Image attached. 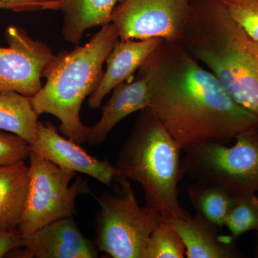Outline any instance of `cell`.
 Segmentation results:
<instances>
[{
  "mask_svg": "<svg viewBox=\"0 0 258 258\" xmlns=\"http://www.w3.org/2000/svg\"><path fill=\"white\" fill-rule=\"evenodd\" d=\"M138 71L150 84L147 111L182 151L203 142L227 144L258 128L257 118L181 42H163Z\"/></svg>",
  "mask_w": 258,
  "mask_h": 258,
  "instance_id": "obj_1",
  "label": "cell"
},
{
  "mask_svg": "<svg viewBox=\"0 0 258 258\" xmlns=\"http://www.w3.org/2000/svg\"><path fill=\"white\" fill-rule=\"evenodd\" d=\"M191 7L181 44L258 119V42L232 20L222 0H191Z\"/></svg>",
  "mask_w": 258,
  "mask_h": 258,
  "instance_id": "obj_2",
  "label": "cell"
},
{
  "mask_svg": "<svg viewBox=\"0 0 258 258\" xmlns=\"http://www.w3.org/2000/svg\"><path fill=\"white\" fill-rule=\"evenodd\" d=\"M118 40L116 27L108 23L84 45L54 55L44 71L46 83L31 97L37 115H54L60 120L61 133L76 143L87 142L90 127L81 121V106L98 87L103 64Z\"/></svg>",
  "mask_w": 258,
  "mask_h": 258,
  "instance_id": "obj_3",
  "label": "cell"
},
{
  "mask_svg": "<svg viewBox=\"0 0 258 258\" xmlns=\"http://www.w3.org/2000/svg\"><path fill=\"white\" fill-rule=\"evenodd\" d=\"M181 151L170 134L145 109L139 113L115 166L120 176L140 184L146 205L165 220L191 217L179 200V184L184 175Z\"/></svg>",
  "mask_w": 258,
  "mask_h": 258,
  "instance_id": "obj_4",
  "label": "cell"
},
{
  "mask_svg": "<svg viewBox=\"0 0 258 258\" xmlns=\"http://www.w3.org/2000/svg\"><path fill=\"white\" fill-rule=\"evenodd\" d=\"M114 182L113 192L96 198L100 210L93 222L95 244L111 257L144 258L148 240L162 217L139 205L127 178L116 176Z\"/></svg>",
  "mask_w": 258,
  "mask_h": 258,
  "instance_id": "obj_5",
  "label": "cell"
},
{
  "mask_svg": "<svg viewBox=\"0 0 258 258\" xmlns=\"http://www.w3.org/2000/svg\"><path fill=\"white\" fill-rule=\"evenodd\" d=\"M235 140L232 147L208 142L185 149L183 173L235 195L258 192V128L240 134Z\"/></svg>",
  "mask_w": 258,
  "mask_h": 258,
  "instance_id": "obj_6",
  "label": "cell"
},
{
  "mask_svg": "<svg viewBox=\"0 0 258 258\" xmlns=\"http://www.w3.org/2000/svg\"><path fill=\"white\" fill-rule=\"evenodd\" d=\"M29 161L28 198L18 227L23 238L51 222L74 217L77 197L92 194L81 176L70 185L75 171L61 168L35 152L30 153Z\"/></svg>",
  "mask_w": 258,
  "mask_h": 258,
  "instance_id": "obj_7",
  "label": "cell"
},
{
  "mask_svg": "<svg viewBox=\"0 0 258 258\" xmlns=\"http://www.w3.org/2000/svg\"><path fill=\"white\" fill-rule=\"evenodd\" d=\"M191 10V0H121L111 23L120 40L181 42Z\"/></svg>",
  "mask_w": 258,
  "mask_h": 258,
  "instance_id": "obj_8",
  "label": "cell"
},
{
  "mask_svg": "<svg viewBox=\"0 0 258 258\" xmlns=\"http://www.w3.org/2000/svg\"><path fill=\"white\" fill-rule=\"evenodd\" d=\"M5 36L8 47H0V92L13 91L35 96L42 87L44 71L55 55L45 44L16 25L8 26Z\"/></svg>",
  "mask_w": 258,
  "mask_h": 258,
  "instance_id": "obj_9",
  "label": "cell"
},
{
  "mask_svg": "<svg viewBox=\"0 0 258 258\" xmlns=\"http://www.w3.org/2000/svg\"><path fill=\"white\" fill-rule=\"evenodd\" d=\"M29 149L61 168L91 176L108 186L120 176L108 159L99 160L90 155L79 144L60 135L50 122L43 123L39 120L36 140L29 145Z\"/></svg>",
  "mask_w": 258,
  "mask_h": 258,
  "instance_id": "obj_10",
  "label": "cell"
},
{
  "mask_svg": "<svg viewBox=\"0 0 258 258\" xmlns=\"http://www.w3.org/2000/svg\"><path fill=\"white\" fill-rule=\"evenodd\" d=\"M25 258H96L100 251L78 227L74 217L51 222L24 237Z\"/></svg>",
  "mask_w": 258,
  "mask_h": 258,
  "instance_id": "obj_11",
  "label": "cell"
},
{
  "mask_svg": "<svg viewBox=\"0 0 258 258\" xmlns=\"http://www.w3.org/2000/svg\"><path fill=\"white\" fill-rule=\"evenodd\" d=\"M164 40H118L106 60V69L98 87L89 97L88 106L97 109L101 106L105 97L120 83L132 79L136 71L147 60L151 54Z\"/></svg>",
  "mask_w": 258,
  "mask_h": 258,
  "instance_id": "obj_12",
  "label": "cell"
},
{
  "mask_svg": "<svg viewBox=\"0 0 258 258\" xmlns=\"http://www.w3.org/2000/svg\"><path fill=\"white\" fill-rule=\"evenodd\" d=\"M150 98L149 80L139 71L137 79L128 80L113 88L111 98L102 108L101 118L90 127L88 145L93 147L104 142L110 132L123 118L147 109Z\"/></svg>",
  "mask_w": 258,
  "mask_h": 258,
  "instance_id": "obj_13",
  "label": "cell"
},
{
  "mask_svg": "<svg viewBox=\"0 0 258 258\" xmlns=\"http://www.w3.org/2000/svg\"><path fill=\"white\" fill-rule=\"evenodd\" d=\"M171 222L181 236L187 258H238L243 254L230 235H219V227L200 215Z\"/></svg>",
  "mask_w": 258,
  "mask_h": 258,
  "instance_id": "obj_14",
  "label": "cell"
},
{
  "mask_svg": "<svg viewBox=\"0 0 258 258\" xmlns=\"http://www.w3.org/2000/svg\"><path fill=\"white\" fill-rule=\"evenodd\" d=\"M29 181V165L25 161L0 169V232L18 230Z\"/></svg>",
  "mask_w": 258,
  "mask_h": 258,
  "instance_id": "obj_15",
  "label": "cell"
},
{
  "mask_svg": "<svg viewBox=\"0 0 258 258\" xmlns=\"http://www.w3.org/2000/svg\"><path fill=\"white\" fill-rule=\"evenodd\" d=\"M121 0H62V35L68 42L79 45L88 29L111 23L113 10Z\"/></svg>",
  "mask_w": 258,
  "mask_h": 258,
  "instance_id": "obj_16",
  "label": "cell"
},
{
  "mask_svg": "<svg viewBox=\"0 0 258 258\" xmlns=\"http://www.w3.org/2000/svg\"><path fill=\"white\" fill-rule=\"evenodd\" d=\"M38 117L31 97L13 91L0 92V130L15 134L31 145L36 140Z\"/></svg>",
  "mask_w": 258,
  "mask_h": 258,
  "instance_id": "obj_17",
  "label": "cell"
},
{
  "mask_svg": "<svg viewBox=\"0 0 258 258\" xmlns=\"http://www.w3.org/2000/svg\"><path fill=\"white\" fill-rule=\"evenodd\" d=\"M187 195L197 215L219 228L225 225L227 215L237 197L218 185L200 181L190 185Z\"/></svg>",
  "mask_w": 258,
  "mask_h": 258,
  "instance_id": "obj_18",
  "label": "cell"
},
{
  "mask_svg": "<svg viewBox=\"0 0 258 258\" xmlns=\"http://www.w3.org/2000/svg\"><path fill=\"white\" fill-rule=\"evenodd\" d=\"M186 247L171 220L161 219L151 234L144 258H184Z\"/></svg>",
  "mask_w": 258,
  "mask_h": 258,
  "instance_id": "obj_19",
  "label": "cell"
},
{
  "mask_svg": "<svg viewBox=\"0 0 258 258\" xmlns=\"http://www.w3.org/2000/svg\"><path fill=\"white\" fill-rule=\"evenodd\" d=\"M225 226L235 240L246 232L258 230V197L256 193L237 195L226 218Z\"/></svg>",
  "mask_w": 258,
  "mask_h": 258,
  "instance_id": "obj_20",
  "label": "cell"
},
{
  "mask_svg": "<svg viewBox=\"0 0 258 258\" xmlns=\"http://www.w3.org/2000/svg\"><path fill=\"white\" fill-rule=\"evenodd\" d=\"M231 18L258 42V0H222Z\"/></svg>",
  "mask_w": 258,
  "mask_h": 258,
  "instance_id": "obj_21",
  "label": "cell"
},
{
  "mask_svg": "<svg viewBox=\"0 0 258 258\" xmlns=\"http://www.w3.org/2000/svg\"><path fill=\"white\" fill-rule=\"evenodd\" d=\"M29 144L13 134L0 132V169L25 161L30 156Z\"/></svg>",
  "mask_w": 258,
  "mask_h": 258,
  "instance_id": "obj_22",
  "label": "cell"
},
{
  "mask_svg": "<svg viewBox=\"0 0 258 258\" xmlns=\"http://www.w3.org/2000/svg\"><path fill=\"white\" fill-rule=\"evenodd\" d=\"M11 5L15 12L59 10L62 0H0Z\"/></svg>",
  "mask_w": 258,
  "mask_h": 258,
  "instance_id": "obj_23",
  "label": "cell"
},
{
  "mask_svg": "<svg viewBox=\"0 0 258 258\" xmlns=\"http://www.w3.org/2000/svg\"><path fill=\"white\" fill-rule=\"evenodd\" d=\"M23 237L19 230L0 232V258L22 247Z\"/></svg>",
  "mask_w": 258,
  "mask_h": 258,
  "instance_id": "obj_24",
  "label": "cell"
},
{
  "mask_svg": "<svg viewBox=\"0 0 258 258\" xmlns=\"http://www.w3.org/2000/svg\"><path fill=\"white\" fill-rule=\"evenodd\" d=\"M0 10H10L14 11V8H13V6L1 1H0Z\"/></svg>",
  "mask_w": 258,
  "mask_h": 258,
  "instance_id": "obj_25",
  "label": "cell"
},
{
  "mask_svg": "<svg viewBox=\"0 0 258 258\" xmlns=\"http://www.w3.org/2000/svg\"><path fill=\"white\" fill-rule=\"evenodd\" d=\"M256 245L254 248V257L258 258V230L256 231Z\"/></svg>",
  "mask_w": 258,
  "mask_h": 258,
  "instance_id": "obj_26",
  "label": "cell"
}]
</instances>
